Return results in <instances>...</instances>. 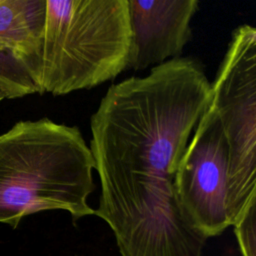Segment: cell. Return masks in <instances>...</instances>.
<instances>
[{"label": "cell", "mask_w": 256, "mask_h": 256, "mask_svg": "<svg viewBox=\"0 0 256 256\" xmlns=\"http://www.w3.org/2000/svg\"><path fill=\"white\" fill-rule=\"evenodd\" d=\"M210 100L211 83L192 57L112 84L100 100L90 119L101 188L94 215L109 225L121 255L175 256L199 239L178 207L173 182Z\"/></svg>", "instance_id": "obj_1"}, {"label": "cell", "mask_w": 256, "mask_h": 256, "mask_svg": "<svg viewBox=\"0 0 256 256\" xmlns=\"http://www.w3.org/2000/svg\"><path fill=\"white\" fill-rule=\"evenodd\" d=\"M94 161L76 126L48 118L23 120L0 134V222L16 228L31 214L94 215Z\"/></svg>", "instance_id": "obj_2"}, {"label": "cell", "mask_w": 256, "mask_h": 256, "mask_svg": "<svg viewBox=\"0 0 256 256\" xmlns=\"http://www.w3.org/2000/svg\"><path fill=\"white\" fill-rule=\"evenodd\" d=\"M128 0H46L40 94L91 89L127 70Z\"/></svg>", "instance_id": "obj_3"}, {"label": "cell", "mask_w": 256, "mask_h": 256, "mask_svg": "<svg viewBox=\"0 0 256 256\" xmlns=\"http://www.w3.org/2000/svg\"><path fill=\"white\" fill-rule=\"evenodd\" d=\"M209 106L219 120L228 147V210L234 224L256 199V29L253 26L243 24L233 31L211 83Z\"/></svg>", "instance_id": "obj_4"}, {"label": "cell", "mask_w": 256, "mask_h": 256, "mask_svg": "<svg viewBox=\"0 0 256 256\" xmlns=\"http://www.w3.org/2000/svg\"><path fill=\"white\" fill-rule=\"evenodd\" d=\"M228 170L227 143L219 120L208 105L195 126L173 182L181 213L207 239L233 225L228 210Z\"/></svg>", "instance_id": "obj_5"}, {"label": "cell", "mask_w": 256, "mask_h": 256, "mask_svg": "<svg viewBox=\"0 0 256 256\" xmlns=\"http://www.w3.org/2000/svg\"><path fill=\"white\" fill-rule=\"evenodd\" d=\"M128 6L132 46L127 70L152 69L182 57L198 0H128Z\"/></svg>", "instance_id": "obj_6"}, {"label": "cell", "mask_w": 256, "mask_h": 256, "mask_svg": "<svg viewBox=\"0 0 256 256\" xmlns=\"http://www.w3.org/2000/svg\"><path fill=\"white\" fill-rule=\"evenodd\" d=\"M46 0H0V41L28 63L40 86Z\"/></svg>", "instance_id": "obj_7"}, {"label": "cell", "mask_w": 256, "mask_h": 256, "mask_svg": "<svg viewBox=\"0 0 256 256\" xmlns=\"http://www.w3.org/2000/svg\"><path fill=\"white\" fill-rule=\"evenodd\" d=\"M0 87L7 99L40 93L36 76L14 49L0 41Z\"/></svg>", "instance_id": "obj_8"}, {"label": "cell", "mask_w": 256, "mask_h": 256, "mask_svg": "<svg viewBox=\"0 0 256 256\" xmlns=\"http://www.w3.org/2000/svg\"><path fill=\"white\" fill-rule=\"evenodd\" d=\"M233 227L242 256H256V199L247 205Z\"/></svg>", "instance_id": "obj_9"}, {"label": "cell", "mask_w": 256, "mask_h": 256, "mask_svg": "<svg viewBox=\"0 0 256 256\" xmlns=\"http://www.w3.org/2000/svg\"><path fill=\"white\" fill-rule=\"evenodd\" d=\"M3 99H6V94H5V92L2 90V88L0 87V101H2Z\"/></svg>", "instance_id": "obj_10"}]
</instances>
